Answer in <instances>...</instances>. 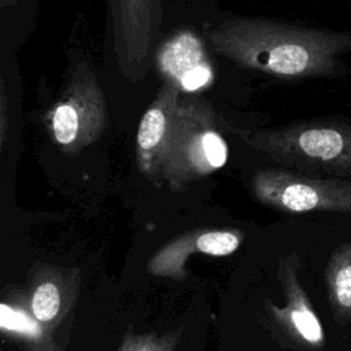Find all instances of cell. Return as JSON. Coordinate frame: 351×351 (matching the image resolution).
<instances>
[{"mask_svg":"<svg viewBox=\"0 0 351 351\" xmlns=\"http://www.w3.org/2000/svg\"><path fill=\"white\" fill-rule=\"evenodd\" d=\"M226 160L228 144L215 129L211 107L202 100L181 101L158 165L180 176H199L221 169Z\"/></svg>","mask_w":351,"mask_h":351,"instance_id":"cell-3","label":"cell"},{"mask_svg":"<svg viewBox=\"0 0 351 351\" xmlns=\"http://www.w3.org/2000/svg\"><path fill=\"white\" fill-rule=\"evenodd\" d=\"M1 310H3L1 315H5V317L10 318V322L8 321L7 322H1L3 328H10V329H15V330H30L32 329V324L23 315L16 314L15 311L7 313V308H5L4 304L1 306Z\"/></svg>","mask_w":351,"mask_h":351,"instance_id":"cell-14","label":"cell"},{"mask_svg":"<svg viewBox=\"0 0 351 351\" xmlns=\"http://www.w3.org/2000/svg\"><path fill=\"white\" fill-rule=\"evenodd\" d=\"M258 197L281 211H329L351 215V181L315 178L285 170H265L255 178Z\"/></svg>","mask_w":351,"mask_h":351,"instance_id":"cell-5","label":"cell"},{"mask_svg":"<svg viewBox=\"0 0 351 351\" xmlns=\"http://www.w3.org/2000/svg\"><path fill=\"white\" fill-rule=\"evenodd\" d=\"M55 143L66 152H75L100 137L107 123L101 86L86 62H80L62 95L47 115Z\"/></svg>","mask_w":351,"mask_h":351,"instance_id":"cell-4","label":"cell"},{"mask_svg":"<svg viewBox=\"0 0 351 351\" xmlns=\"http://www.w3.org/2000/svg\"><path fill=\"white\" fill-rule=\"evenodd\" d=\"M7 126H8V96H7L5 80L1 78V82H0V132H1V145L5 141Z\"/></svg>","mask_w":351,"mask_h":351,"instance_id":"cell-13","label":"cell"},{"mask_svg":"<svg viewBox=\"0 0 351 351\" xmlns=\"http://www.w3.org/2000/svg\"><path fill=\"white\" fill-rule=\"evenodd\" d=\"M248 143L298 170L351 176V123L313 121L258 132Z\"/></svg>","mask_w":351,"mask_h":351,"instance_id":"cell-2","label":"cell"},{"mask_svg":"<svg viewBox=\"0 0 351 351\" xmlns=\"http://www.w3.org/2000/svg\"><path fill=\"white\" fill-rule=\"evenodd\" d=\"M60 293L58 287L51 282H43L37 287L32 299V313L40 322H51L59 313Z\"/></svg>","mask_w":351,"mask_h":351,"instance_id":"cell-11","label":"cell"},{"mask_svg":"<svg viewBox=\"0 0 351 351\" xmlns=\"http://www.w3.org/2000/svg\"><path fill=\"white\" fill-rule=\"evenodd\" d=\"M213 48L232 62L280 78L337 75L351 32L295 27L258 18H234L208 32Z\"/></svg>","mask_w":351,"mask_h":351,"instance_id":"cell-1","label":"cell"},{"mask_svg":"<svg viewBox=\"0 0 351 351\" xmlns=\"http://www.w3.org/2000/svg\"><path fill=\"white\" fill-rule=\"evenodd\" d=\"M195 245L199 252L213 256H225L239 248L240 239L236 233L229 230H210L202 233L196 239Z\"/></svg>","mask_w":351,"mask_h":351,"instance_id":"cell-12","label":"cell"},{"mask_svg":"<svg viewBox=\"0 0 351 351\" xmlns=\"http://www.w3.org/2000/svg\"><path fill=\"white\" fill-rule=\"evenodd\" d=\"M288 304L282 310H276L288 332L302 344L310 348H321L325 344V333L319 318L313 310L310 300L298 282L293 270H288L285 277Z\"/></svg>","mask_w":351,"mask_h":351,"instance_id":"cell-9","label":"cell"},{"mask_svg":"<svg viewBox=\"0 0 351 351\" xmlns=\"http://www.w3.org/2000/svg\"><path fill=\"white\" fill-rule=\"evenodd\" d=\"M160 346L155 344L154 340H147V339H140L138 341H134L133 344L128 346L123 351H160Z\"/></svg>","mask_w":351,"mask_h":351,"instance_id":"cell-15","label":"cell"},{"mask_svg":"<svg viewBox=\"0 0 351 351\" xmlns=\"http://www.w3.org/2000/svg\"><path fill=\"white\" fill-rule=\"evenodd\" d=\"M180 90L165 82L143 114L137 129V156L144 169L158 165L180 107Z\"/></svg>","mask_w":351,"mask_h":351,"instance_id":"cell-8","label":"cell"},{"mask_svg":"<svg viewBox=\"0 0 351 351\" xmlns=\"http://www.w3.org/2000/svg\"><path fill=\"white\" fill-rule=\"evenodd\" d=\"M158 71L180 92L197 93L211 86L215 78L213 63L202 40L191 30L169 37L155 53Z\"/></svg>","mask_w":351,"mask_h":351,"instance_id":"cell-7","label":"cell"},{"mask_svg":"<svg viewBox=\"0 0 351 351\" xmlns=\"http://www.w3.org/2000/svg\"><path fill=\"white\" fill-rule=\"evenodd\" d=\"M326 288L336 321L340 325L351 322V243L332 252L326 266Z\"/></svg>","mask_w":351,"mask_h":351,"instance_id":"cell-10","label":"cell"},{"mask_svg":"<svg viewBox=\"0 0 351 351\" xmlns=\"http://www.w3.org/2000/svg\"><path fill=\"white\" fill-rule=\"evenodd\" d=\"M114 52L126 78L137 80L148 66L163 18L162 0H106Z\"/></svg>","mask_w":351,"mask_h":351,"instance_id":"cell-6","label":"cell"},{"mask_svg":"<svg viewBox=\"0 0 351 351\" xmlns=\"http://www.w3.org/2000/svg\"><path fill=\"white\" fill-rule=\"evenodd\" d=\"M16 3V0H0V8L5 10L8 7H12Z\"/></svg>","mask_w":351,"mask_h":351,"instance_id":"cell-16","label":"cell"}]
</instances>
